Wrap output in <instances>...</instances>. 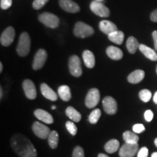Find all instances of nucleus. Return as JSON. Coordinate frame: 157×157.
I'll return each mask as SVG.
<instances>
[{"label":"nucleus","instance_id":"nucleus-1","mask_svg":"<svg viewBox=\"0 0 157 157\" xmlns=\"http://www.w3.org/2000/svg\"><path fill=\"white\" fill-rule=\"evenodd\" d=\"M11 146L20 157H36V148L30 140L23 134H16L11 138Z\"/></svg>","mask_w":157,"mask_h":157},{"label":"nucleus","instance_id":"nucleus-2","mask_svg":"<svg viewBox=\"0 0 157 157\" xmlns=\"http://www.w3.org/2000/svg\"><path fill=\"white\" fill-rule=\"evenodd\" d=\"M31 48V39L28 33L23 32L21 34L17 47V52L20 56L25 57L29 53Z\"/></svg>","mask_w":157,"mask_h":157},{"label":"nucleus","instance_id":"nucleus-3","mask_svg":"<svg viewBox=\"0 0 157 157\" xmlns=\"http://www.w3.org/2000/svg\"><path fill=\"white\" fill-rule=\"evenodd\" d=\"M74 33L76 36L79 37V38H86V37L92 36L94 34V29L93 27L86 24L85 23L79 21L75 24Z\"/></svg>","mask_w":157,"mask_h":157},{"label":"nucleus","instance_id":"nucleus-4","mask_svg":"<svg viewBox=\"0 0 157 157\" xmlns=\"http://www.w3.org/2000/svg\"><path fill=\"white\" fill-rule=\"evenodd\" d=\"M39 21L47 27L51 29L57 28L60 23V20L58 16L50 13H44L39 15Z\"/></svg>","mask_w":157,"mask_h":157},{"label":"nucleus","instance_id":"nucleus-5","mask_svg":"<svg viewBox=\"0 0 157 157\" xmlns=\"http://www.w3.org/2000/svg\"><path fill=\"white\" fill-rule=\"evenodd\" d=\"M68 68L71 75L75 77H79L82 74L81 67V61L77 56H72L70 57L68 60Z\"/></svg>","mask_w":157,"mask_h":157},{"label":"nucleus","instance_id":"nucleus-6","mask_svg":"<svg viewBox=\"0 0 157 157\" xmlns=\"http://www.w3.org/2000/svg\"><path fill=\"white\" fill-rule=\"evenodd\" d=\"M90 10L93 13L98 16L102 17H109L110 15V10L105 5H104L101 2L93 1L90 4Z\"/></svg>","mask_w":157,"mask_h":157},{"label":"nucleus","instance_id":"nucleus-7","mask_svg":"<svg viewBox=\"0 0 157 157\" xmlns=\"http://www.w3.org/2000/svg\"><path fill=\"white\" fill-rule=\"evenodd\" d=\"M100 98V92L97 88H93L88 92L87 96L85 98V105L89 109H93L95 108L99 103Z\"/></svg>","mask_w":157,"mask_h":157},{"label":"nucleus","instance_id":"nucleus-8","mask_svg":"<svg viewBox=\"0 0 157 157\" xmlns=\"http://www.w3.org/2000/svg\"><path fill=\"white\" fill-rule=\"evenodd\" d=\"M138 151V144H130L125 143L119 149L120 157H134Z\"/></svg>","mask_w":157,"mask_h":157},{"label":"nucleus","instance_id":"nucleus-9","mask_svg":"<svg viewBox=\"0 0 157 157\" xmlns=\"http://www.w3.org/2000/svg\"><path fill=\"white\" fill-rule=\"evenodd\" d=\"M32 130L37 137L41 139H43V140L48 138L49 135L50 133V130L49 127L45 126L44 124H43L42 123L38 122V121H35L33 124Z\"/></svg>","mask_w":157,"mask_h":157},{"label":"nucleus","instance_id":"nucleus-10","mask_svg":"<svg viewBox=\"0 0 157 157\" xmlns=\"http://www.w3.org/2000/svg\"><path fill=\"white\" fill-rule=\"evenodd\" d=\"M15 36V31L13 27L9 26L3 31L0 37V42L5 47L10 46L13 42Z\"/></svg>","mask_w":157,"mask_h":157},{"label":"nucleus","instance_id":"nucleus-11","mask_svg":"<svg viewBox=\"0 0 157 157\" xmlns=\"http://www.w3.org/2000/svg\"><path fill=\"white\" fill-rule=\"evenodd\" d=\"M47 58H48V54H47L46 51L43 49L39 50L34 56L32 65L33 68L34 70H39L41 68H42V66L46 62Z\"/></svg>","mask_w":157,"mask_h":157},{"label":"nucleus","instance_id":"nucleus-12","mask_svg":"<svg viewBox=\"0 0 157 157\" xmlns=\"http://www.w3.org/2000/svg\"><path fill=\"white\" fill-rule=\"evenodd\" d=\"M103 106L105 113L108 114H115L117 111V103L114 98L110 96L105 97L103 100Z\"/></svg>","mask_w":157,"mask_h":157},{"label":"nucleus","instance_id":"nucleus-13","mask_svg":"<svg viewBox=\"0 0 157 157\" xmlns=\"http://www.w3.org/2000/svg\"><path fill=\"white\" fill-rule=\"evenodd\" d=\"M25 95L29 99L34 100L36 98V90L34 82L30 79H25L23 82Z\"/></svg>","mask_w":157,"mask_h":157},{"label":"nucleus","instance_id":"nucleus-14","mask_svg":"<svg viewBox=\"0 0 157 157\" xmlns=\"http://www.w3.org/2000/svg\"><path fill=\"white\" fill-rule=\"evenodd\" d=\"M59 5L63 10L68 13H76L80 10L79 6L72 0H60Z\"/></svg>","mask_w":157,"mask_h":157},{"label":"nucleus","instance_id":"nucleus-15","mask_svg":"<svg viewBox=\"0 0 157 157\" xmlns=\"http://www.w3.org/2000/svg\"><path fill=\"white\" fill-rule=\"evenodd\" d=\"M41 93L45 98L51 101H56L58 100V95L53 91L52 88L49 87L47 84L42 83L40 86Z\"/></svg>","mask_w":157,"mask_h":157},{"label":"nucleus","instance_id":"nucleus-16","mask_svg":"<svg viewBox=\"0 0 157 157\" xmlns=\"http://www.w3.org/2000/svg\"><path fill=\"white\" fill-rule=\"evenodd\" d=\"M34 114L39 120L43 121L44 123L46 124H52L53 123V117L50 113L48 111H44L43 109H36L35 110Z\"/></svg>","mask_w":157,"mask_h":157},{"label":"nucleus","instance_id":"nucleus-17","mask_svg":"<svg viewBox=\"0 0 157 157\" xmlns=\"http://www.w3.org/2000/svg\"><path fill=\"white\" fill-rule=\"evenodd\" d=\"M99 29L102 32L108 35L113 32V31L118 30L117 26L114 23L109 21H106V20H104V21L100 22Z\"/></svg>","mask_w":157,"mask_h":157},{"label":"nucleus","instance_id":"nucleus-18","mask_svg":"<svg viewBox=\"0 0 157 157\" xmlns=\"http://www.w3.org/2000/svg\"><path fill=\"white\" fill-rule=\"evenodd\" d=\"M145 77L144 71L137 69L132 72L127 76V81L131 84H137L140 83Z\"/></svg>","mask_w":157,"mask_h":157},{"label":"nucleus","instance_id":"nucleus-19","mask_svg":"<svg viewBox=\"0 0 157 157\" xmlns=\"http://www.w3.org/2000/svg\"><path fill=\"white\" fill-rule=\"evenodd\" d=\"M139 50L149 60H152V61H156L157 60V53L156 51L153 49L146 46V45L140 44V47H139Z\"/></svg>","mask_w":157,"mask_h":157},{"label":"nucleus","instance_id":"nucleus-20","mask_svg":"<svg viewBox=\"0 0 157 157\" xmlns=\"http://www.w3.org/2000/svg\"><path fill=\"white\" fill-rule=\"evenodd\" d=\"M106 54L110 58L114 60H121L123 58V52L121 49L114 46H109L106 49Z\"/></svg>","mask_w":157,"mask_h":157},{"label":"nucleus","instance_id":"nucleus-21","mask_svg":"<svg viewBox=\"0 0 157 157\" xmlns=\"http://www.w3.org/2000/svg\"><path fill=\"white\" fill-rule=\"evenodd\" d=\"M82 58L84 62V64L89 68H93L95 65V56L91 51L84 50L83 54H82Z\"/></svg>","mask_w":157,"mask_h":157},{"label":"nucleus","instance_id":"nucleus-22","mask_svg":"<svg viewBox=\"0 0 157 157\" xmlns=\"http://www.w3.org/2000/svg\"><path fill=\"white\" fill-rule=\"evenodd\" d=\"M140 43L138 42L137 39L134 36H129L127 40V49L130 54L135 53L137 49L140 47Z\"/></svg>","mask_w":157,"mask_h":157},{"label":"nucleus","instance_id":"nucleus-23","mask_svg":"<svg viewBox=\"0 0 157 157\" xmlns=\"http://www.w3.org/2000/svg\"><path fill=\"white\" fill-rule=\"evenodd\" d=\"M108 37L111 42L117 44H121L123 43L124 39V34L122 31L117 30L108 35Z\"/></svg>","mask_w":157,"mask_h":157},{"label":"nucleus","instance_id":"nucleus-24","mask_svg":"<svg viewBox=\"0 0 157 157\" xmlns=\"http://www.w3.org/2000/svg\"><path fill=\"white\" fill-rule=\"evenodd\" d=\"M58 95L63 101H69L71 98V90L67 85H62L59 87L58 90Z\"/></svg>","mask_w":157,"mask_h":157},{"label":"nucleus","instance_id":"nucleus-25","mask_svg":"<svg viewBox=\"0 0 157 157\" xmlns=\"http://www.w3.org/2000/svg\"><path fill=\"white\" fill-rule=\"evenodd\" d=\"M104 148H105V151L109 154H113L119 150V142L116 139H111L105 143Z\"/></svg>","mask_w":157,"mask_h":157},{"label":"nucleus","instance_id":"nucleus-26","mask_svg":"<svg viewBox=\"0 0 157 157\" xmlns=\"http://www.w3.org/2000/svg\"><path fill=\"white\" fill-rule=\"evenodd\" d=\"M66 114L74 122H78L82 119V116L78 111L71 106H68L66 110Z\"/></svg>","mask_w":157,"mask_h":157},{"label":"nucleus","instance_id":"nucleus-27","mask_svg":"<svg viewBox=\"0 0 157 157\" xmlns=\"http://www.w3.org/2000/svg\"><path fill=\"white\" fill-rule=\"evenodd\" d=\"M123 138L125 143H130V144H136L139 140V137L136 133L131 131H125L123 133Z\"/></svg>","mask_w":157,"mask_h":157},{"label":"nucleus","instance_id":"nucleus-28","mask_svg":"<svg viewBox=\"0 0 157 157\" xmlns=\"http://www.w3.org/2000/svg\"><path fill=\"white\" fill-rule=\"evenodd\" d=\"M48 143L51 148L56 149L58 147L59 136L58 133L56 131H51L48 136Z\"/></svg>","mask_w":157,"mask_h":157},{"label":"nucleus","instance_id":"nucleus-29","mask_svg":"<svg viewBox=\"0 0 157 157\" xmlns=\"http://www.w3.org/2000/svg\"><path fill=\"white\" fill-rule=\"evenodd\" d=\"M151 97H152L151 92L147 89L140 90V93H139V98H140L141 101L144 102V103H147V102H148L151 100Z\"/></svg>","mask_w":157,"mask_h":157},{"label":"nucleus","instance_id":"nucleus-30","mask_svg":"<svg viewBox=\"0 0 157 157\" xmlns=\"http://www.w3.org/2000/svg\"><path fill=\"white\" fill-rule=\"evenodd\" d=\"M101 116V111L99 109H95L89 116V121L91 124H96Z\"/></svg>","mask_w":157,"mask_h":157},{"label":"nucleus","instance_id":"nucleus-31","mask_svg":"<svg viewBox=\"0 0 157 157\" xmlns=\"http://www.w3.org/2000/svg\"><path fill=\"white\" fill-rule=\"evenodd\" d=\"M66 127L67 128V130L69 132L71 135H76V132H77V127L75 125V124L72 121H68L66 123Z\"/></svg>","mask_w":157,"mask_h":157},{"label":"nucleus","instance_id":"nucleus-32","mask_svg":"<svg viewBox=\"0 0 157 157\" xmlns=\"http://www.w3.org/2000/svg\"><path fill=\"white\" fill-rule=\"evenodd\" d=\"M48 1L49 0H34L32 5L33 7H34L35 10H40L46 5V3L48 2Z\"/></svg>","mask_w":157,"mask_h":157},{"label":"nucleus","instance_id":"nucleus-33","mask_svg":"<svg viewBox=\"0 0 157 157\" xmlns=\"http://www.w3.org/2000/svg\"><path fill=\"white\" fill-rule=\"evenodd\" d=\"M72 157H84L83 148L81 146H76L74 149Z\"/></svg>","mask_w":157,"mask_h":157},{"label":"nucleus","instance_id":"nucleus-34","mask_svg":"<svg viewBox=\"0 0 157 157\" xmlns=\"http://www.w3.org/2000/svg\"><path fill=\"white\" fill-rule=\"evenodd\" d=\"M145 129H146L145 126L143 124H135L132 127L133 132L137 133V134L144 132Z\"/></svg>","mask_w":157,"mask_h":157},{"label":"nucleus","instance_id":"nucleus-35","mask_svg":"<svg viewBox=\"0 0 157 157\" xmlns=\"http://www.w3.org/2000/svg\"><path fill=\"white\" fill-rule=\"evenodd\" d=\"M12 0H0V7L2 10H7L11 7Z\"/></svg>","mask_w":157,"mask_h":157},{"label":"nucleus","instance_id":"nucleus-36","mask_svg":"<svg viewBox=\"0 0 157 157\" xmlns=\"http://www.w3.org/2000/svg\"><path fill=\"white\" fill-rule=\"evenodd\" d=\"M148 149L146 147H143L137 152V157H148Z\"/></svg>","mask_w":157,"mask_h":157},{"label":"nucleus","instance_id":"nucleus-37","mask_svg":"<svg viewBox=\"0 0 157 157\" xmlns=\"http://www.w3.org/2000/svg\"><path fill=\"white\" fill-rule=\"evenodd\" d=\"M144 118L146 121H148V122L152 121L153 118H154V113L152 112L151 110H147V111H146V112L144 113Z\"/></svg>","mask_w":157,"mask_h":157},{"label":"nucleus","instance_id":"nucleus-38","mask_svg":"<svg viewBox=\"0 0 157 157\" xmlns=\"http://www.w3.org/2000/svg\"><path fill=\"white\" fill-rule=\"evenodd\" d=\"M150 18L153 22H157V9L154 10L151 13Z\"/></svg>","mask_w":157,"mask_h":157},{"label":"nucleus","instance_id":"nucleus-39","mask_svg":"<svg viewBox=\"0 0 157 157\" xmlns=\"http://www.w3.org/2000/svg\"><path fill=\"white\" fill-rule=\"evenodd\" d=\"M152 36H153V39H154L155 50L157 51V31H153Z\"/></svg>","mask_w":157,"mask_h":157},{"label":"nucleus","instance_id":"nucleus-40","mask_svg":"<svg viewBox=\"0 0 157 157\" xmlns=\"http://www.w3.org/2000/svg\"><path fill=\"white\" fill-rule=\"evenodd\" d=\"M153 101L156 104H157V92H156L154 95V98H153Z\"/></svg>","mask_w":157,"mask_h":157},{"label":"nucleus","instance_id":"nucleus-41","mask_svg":"<svg viewBox=\"0 0 157 157\" xmlns=\"http://www.w3.org/2000/svg\"><path fill=\"white\" fill-rule=\"evenodd\" d=\"M98 157H109V156H108L107 155H105L104 154H98Z\"/></svg>","mask_w":157,"mask_h":157},{"label":"nucleus","instance_id":"nucleus-42","mask_svg":"<svg viewBox=\"0 0 157 157\" xmlns=\"http://www.w3.org/2000/svg\"><path fill=\"white\" fill-rule=\"evenodd\" d=\"M2 95H3V92H2V88H0V98H2Z\"/></svg>","mask_w":157,"mask_h":157},{"label":"nucleus","instance_id":"nucleus-43","mask_svg":"<svg viewBox=\"0 0 157 157\" xmlns=\"http://www.w3.org/2000/svg\"><path fill=\"white\" fill-rule=\"evenodd\" d=\"M2 70H3V65L2 63H0V72H2Z\"/></svg>","mask_w":157,"mask_h":157},{"label":"nucleus","instance_id":"nucleus-44","mask_svg":"<svg viewBox=\"0 0 157 157\" xmlns=\"http://www.w3.org/2000/svg\"><path fill=\"white\" fill-rule=\"evenodd\" d=\"M151 157H157V152H154L151 154Z\"/></svg>","mask_w":157,"mask_h":157},{"label":"nucleus","instance_id":"nucleus-45","mask_svg":"<svg viewBox=\"0 0 157 157\" xmlns=\"http://www.w3.org/2000/svg\"><path fill=\"white\" fill-rule=\"evenodd\" d=\"M154 143H155V146H156V148H157V137L156 139H155V140H154Z\"/></svg>","mask_w":157,"mask_h":157},{"label":"nucleus","instance_id":"nucleus-46","mask_svg":"<svg viewBox=\"0 0 157 157\" xmlns=\"http://www.w3.org/2000/svg\"><path fill=\"white\" fill-rule=\"evenodd\" d=\"M56 109V106H55V105H52V109Z\"/></svg>","mask_w":157,"mask_h":157},{"label":"nucleus","instance_id":"nucleus-47","mask_svg":"<svg viewBox=\"0 0 157 157\" xmlns=\"http://www.w3.org/2000/svg\"><path fill=\"white\" fill-rule=\"evenodd\" d=\"M95 1H98V2H102V1H103V0H95Z\"/></svg>","mask_w":157,"mask_h":157},{"label":"nucleus","instance_id":"nucleus-48","mask_svg":"<svg viewBox=\"0 0 157 157\" xmlns=\"http://www.w3.org/2000/svg\"><path fill=\"white\" fill-rule=\"evenodd\" d=\"M156 73H157V66H156Z\"/></svg>","mask_w":157,"mask_h":157}]
</instances>
